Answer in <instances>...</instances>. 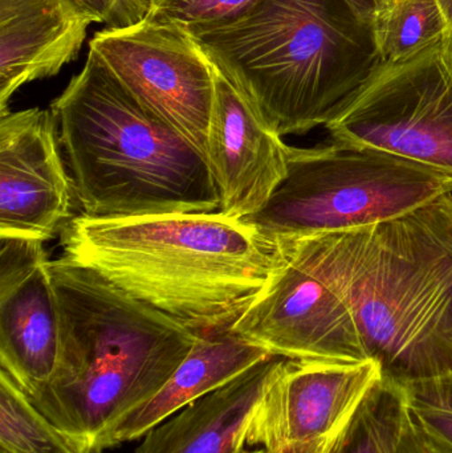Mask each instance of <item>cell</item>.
I'll list each match as a JSON object with an SVG mask.
<instances>
[{
  "label": "cell",
  "instance_id": "25",
  "mask_svg": "<svg viewBox=\"0 0 452 453\" xmlns=\"http://www.w3.org/2000/svg\"><path fill=\"white\" fill-rule=\"evenodd\" d=\"M326 451V449L323 446H294L272 453H324Z\"/></svg>",
  "mask_w": 452,
  "mask_h": 453
},
{
  "label": "cell",
  "instance_id": "22",
  "mask_svg": "<svg viewBox=\"0 0 452 453\" xmlns=\"http://www.w3.org/2000/svg\"><path fill=\"white\" fill-rule=\"evenodd\" d=\"M106 28H122L140 23L148 16L149 0H76Z\"/></svg>",
  "mask_w": 452,
  "mask_h": 453
},
{
  "label": "cell",
  "instance_id": "17",
  "mask_svg": "<svg viewBox=\"0 0 452 453\" xmlns=\"http://www.w3.org/2000/svg\"><path fill=\"white\" fill-rule=\"evenodd\" d=\"M0 449L10 453H92L84 441L47 419L0 372Z\"/></svg>",
  "mask_w": 452,
  "mask_h": 453
},
{
  "label": "cell",
  "instance_id": "1",
  "mask_svg": "<svg viewBox=\"0 0 452 453\" xmlns=\"http://www.w3.org/2000/svg\"><path fill=\"white\" fill-rule=\"evenodd\" d=\"M64 256L201 334L226 332L264 287L278 244L222 211L72 218Z\"/></svg>",
  "mask_w": 452,
  "mask_h": 453
},
{
  "label": "cell",
  "instance_id": "6",
  "mask_svg": "<svg viewBox=\"0 0 452 453\" xmlns=\"http://www.w3.org/2000/svg\"><path fill=\"white\" fill-rule=\"evenodd\" d=\"M374 228L275 240L278 260L231 332L296 361L363 362L356 293Z\"/></svg>",
  "mask_w": 452,
  "mask_h": 453
},
{
  "label": "cell",
  "instance_id": "7",
  "mask_svg": "<svg viewBox=\"0 0 452 453\" xmlns=\"http://www.w3.org/2000/svg\"><path fill=\"white\" fill-rule=\"evenodd\" d=\"M288 173L244 218L267 239L373 228L452 194V175L372 149L288 146Z\"/></svg>",
  "mask_w": 452,
  "mask_h": 453
},
{
  "label": "cell",
  "instance_id": "24",
  "mask_svg": "<svg viewBox=\"0 0 452 453\" xmlns=\"http://www.w3.org/2000/svg\"><path fill=\"white\" fill-rule=\"evenodd\" d=\"M395 453H432L411 423L409 414Z\"/></svg>",
  "mask_w": 452,
  "mask_h": 453
},
{
  "label": "cell",
  "instance_id": "19",
  "mask_svg": "<svg viewBox=\"0 0 452 453\" xmlns=\"http://www.w3.org/2000/svg\"><path fill=\"white\" fill-rule=\"evenodd\" d=\"M381 63L409 58L446 37L451 26L440 0H400L374 26Z\"/></svg>",
  "mask_w": 452,
  "mask_h": 453
},
{
  "label": "cell",
  "instance_id": "11",
  "mask_svg": "<svg viewBox=\"0 0 452 453\" xmlns=\"http://www.w3.org/2000/svg\"><path fill=\"white\" fill-rule=\"evenodd\" d=\"M73 193L52 111L0 114V236L52 239L69 222Z\"/></svg>",
  "mask_w": 452,
  "mask_h": 453
},
{
  "label": "cell",
  "instance_id": "5",
  "mask_svg": "<svg viewBox=\"0 0 452 453\" xmlns=\"http://www.w3.org/2000/svg\"><path fill=\"white\" fill-rule=\"evenodd\" d=\"M356 306L384 380L452 372V194L374 228Z\"/></svg>",
  "mask_w": 452,
  "mask_h": 453
},
{
  "label": "cell",
  "instance_id": "2",
  "mask_svg": "<svg viewBox=\"0 0 452 453\" xmlns=\"http://www.w3.org/2000/svg\"><path fill=\"white\" fill-rule=\"evenodd\" d=\"M48 268L60 354L50 382L26 396L50 422L100 453L105 434L164 388L201 333L65 256Z\"/></svg>",
  "mask_w": 452,
  "mask_h": 453
},
{
  "label": "cell",
  "instance_id": "18",
  "mask_svg": "<svg viewBox=\"0 0 452 453\" xmlns=\"http://www.w3.org/2000/svg\"><path fill=\"white\" fill-rule=\"evenodd\" d=\"M408 419L405 393L382 380L345 433L324 453H395Z\"/></svg>",
  "mask_w": 452,
  "mask_h": 453
},
{
  "label": "cell",
  "instance_id": "9",
  "mask_svg": "<svg viewBox=\"0 0 452 453\" xmlns=\"http://www.w3.org/2000/svg\"><path fill=\"white\" fill-rule=\"evenodd\" d=\"M89 52L130 95L207 156L215 68L188 28L145 18L97 32Z\"/></svg>",
  "mask_w": 452,
  "mask_h": 453
},
{
  "label": "cell",
  "instance_id": "10",
  "mask_svg": "<svg viewBox=\"0 0 452 453\" xmlns=\"http://www.w3.org/2000/svg\"><path fill=\"white\" fill-rule=\"evenodd\" d=\"M382 380L374 359L280 358L252 415L247 444L271 452L294 446L331 449Z\"/></svg>",
  "mask_w": 452,
  "mask_h": 453
},
{
  "label": "cell",
  "instance_id": "4",
  "mask_svg": "<svg viewBox=\"0 0 452 453\" xmlns=\"http://www.w3.org/2000/svg\"><path fill=\"white\" fill-rule=\"evenodd\" d=\"M50 111L82 215L219 210L206 154L130 95L92 52Z\"/></svg>",
  "mask_w": 452,
  "mask_h": 453
},
{
  "label": "cell",
  "instance_id": "3",
  "mask_svg": "<svg viewBox=\"0 0 452 453\" xmlns=\"http://www.w3.org/2000/svg\"><path fill=\"white\" fill-rule=\"evenodd\" d=\"M188 32L281 137L326 127L381 64L373 27L344 0H257Z\"/></svg>",
  "mask_w": 452,
  "mask_h": 453
},
{
  "label": "cell",
  "instance_id": "20",
  "mask_svg": "<svg viewBox=\"0 0 452 453\" xmlns=\"http://www.w3.org/2000/svg\"><path fill=\"white\" fill-rule=\"evenodd\" d=\"M409 418L432 453H452V372L401 386Z\"/></svg>",
  "mask_w": 452,
  "mask_h": 453
},
{
  "label": "cell",
  "instance_id": "29",
  "mask_svg": "<svg viewBox=\"0 0 452 453\" xmlns=\"http://www.w3.org/2000/svg\"><path fill=\"white\" fill-rule=\"evenodd\" d=\"M397 2H400V0H392L393 4H395V3H397Z\"/></svg>",
  "mask_w": 452,
  "mask_h": 453
},
{
  "label": "cell",
  "instance_id": "28",
  "mask_svg": "<svg viewBox=\"0 0 452 453\" xmlns=\"http://www.w3.org/2000/svg\"><path fill=\"white\" fill-rule=\"evenodd\" d=\"M0 453H10L7 451V449H0Z\"/></svg>",
  "mask_w": 452,
  "mask_h": 453
},
{
  "label": "cell",
  "instance_id": "13",
  "mask_svg": "<svg viewBox=\"0 0 452 453\" xmlns=\"http://www.w3.org/2000/svg\"><path fill=\"white\" fill-rule=\"evenodd\" d=\"M92 23L76 0H0V114L21 87L74 60Z\"/></svg>",
  "mask_w": 452,
  "mask_h": 453
},
{
  "label": "cell",
  "instance_id": "26",
  "mask_svg": "<svg viewBox=\"0 0 452 453\" xmlns=\"http://www.w3.org/2000/svg\"><path fill=\"white\" fill-rule=\"evenodd\" d=\"M442 4L443 10H445L446 15H448V23L451 26V36H452V0H440Z\"/></svg>",
  "mask_w": 452,
  "mask_h": 453
},
{
  "label": "cell",
  "instance_id": "23",
  "mask_svg": "<svg viewBox=\"0 0 452 453\" xmlns=\"http://www.w3.org/2000/svg\"><path fill=\"white\" fill-rule=\"evenodd\" d=\"M355 15L364 23L373 27L390 10L392 0H344Z\"/></svg>",
  "mask_w": 452,
  "mask_h": 453
},
{
  "label": "cell",
  "instance_id": "16",
  "mask_svg": "<svg viewBox=\"0 0 452 453\" xmlns=\"http://www.w3.org/2000/svg\"><path fill=\"white\" fill-rule=\"evenodd\" d=\"M280 357L255 365L149 431L135 453H243L255 409Z\"/></svg>",
  "mask_w": 452,
  "mask_h": 453
},
{
  "label": "cell",
  "instance_id": "21",
  "mask_svg": "<svg viewBox=\"0 0 452 453\" xmlns=\"http://www.w3.org/2000/svg\"><path fill=\"white\" fill-rule=\"evenodd\" d=\"M257 0H149L146 18L180 24L188 31L217 26L249 10Z\"/></svg>",
  "mask_w": 452,
  "mask_h": 453
},
{
  "label": "cell",
  "instance_id": "15",
  "mask_svg": "<svg viewBox=\"0 0 452 453\" xmlns=\"http://www.w3.org/2000/svg\"><path fill=\"white\" fill-rule=\"evenodd\" d=\"M271 357L267 350L231 330L199 334L164 388L117 422L103 436L98 452L146 435L183 407L214 393Z\"/></svg>",
  "mask_w": 452,
  "mask_h": 453
},
{
  "label": "cell",
  "instance_id": "27",
  "mask_svg": "<svg viewBox=\"0 0 452 453\" xmlns=\"http://www.w3.org/2000/svg\"><path fill=\"white\" fill-rule=\"evenodd\" d=\"M243 453H272L271 451H267V449H257V451H255V452H243Z\"/></svg>",
  "mask_w": 452,
  "mask_h": 453
},
{
  "label": "cell",
  "instance_id": "14",
  "mask_svg": "<svg viewBox=\"0 0 452 453\" xmlns=\"http://www.w3.org/2000/svg\"><path fill=\"white\" fill-rule=\"evenodd\" d=\"M50 260L0 277V365L27 396L47 385L60 354Z\"/></svg>",
  "mask_w": 452,
  "mask_h": 453
},
{
  "label": "cell",
  "instance_id": "12",
  "mask_svg": "<svg viewBox=\"0 0 452 453\" xmlns=\"http://www.w3.org/2000/svg\"><path fill=\"white\" fill-rule=\"evenodd\" d=\"M281 138L215 69L207 159L219 193L218 211L244 219L264 209L288 173V145Z\"/></svg>",
  "mask_w": 452,
  "mask_h": 453
},
{
  "label": "cell",
  "instance_id": "8",
  "mask_svg": "<svg viewBox=\"0 0 452 453\" xmlns=\"http://www.w3.org/2000/svg\"><path fill=\"white\" fill-rule=\"evenodd\" d=\"M333 142L452 175V39L381 63L326 125Z\"/></svg>",
  "mask_w": 452,
  "mask_h": 453
}]
</instances>
